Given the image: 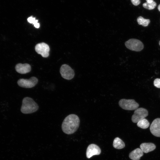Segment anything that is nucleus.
I'll return each mask as SVG.
<instances>
[{"label": "nucleus", "instance_id": "1", "mask_svg": "<svg viewBox=\"0 0 160 160\" xmlns=\"http://www.w3.org/2000/svg\"><path fill=\"white\" fill-rule=\"evenodd\" d=\"M79 124L80 120L79 117L75 114H71L64 119L62 124V129L66 134H72L77 130Z\"/></svg>", "mask_w": 160, "mask_h": 160}, {"label": "nucleus", "instance_id": "2", "mask_svg": "<svg viewBox=\"0 0 160 160\" xmlns=\"http://www.w3.org/2000/svg\"><path fill=\"white\" fill-rule=\"evenodd\" d=\"M39 108L38 105L33 99L26 97L22 100L20 110L24 114L31 113L37 111Z\"/></svg>", "mask_w": 160, "mask_h": 160}, {"label": "nucleus", "instance_id": "3", "mask_svg": "<svg viewBox=\"0 0 160 160\" xmlns=\"http://www.w3.org/2000/svg\"><path fill=\"white\" fill-rule=\"evenodd\" d=\"M119 104L122 109L127 110H135L139 106V104L133 99H121L119 101Z\"/></svg>", "mask_w": 160, "mask_h": 160}, {"label": "nucleus", "instance_id": "4", "mask_svg": "<svg viewBox=\"0 0 160 160\" xmlns=\"http://www.w3.org/2000/svg\"><path fill=\"white\" fill-rule=\"evenodd\" d=\"M125 45L127 48L134 51L139 52L143 48V43L140 40L135 39H131L126 41Z\"/></svg>", "mask_w": 160, "mask_h": 160}, {"label": "nucleus", "instance_id": "5", "mask_svg": "<svg viewBox=\"0 0 160 160\" xmlns=\"http://www.w3.org/2000/svg\"><path fill=\"white\" fill-rule=\"evenodd\" d=\"M38 80L35 77H31L29 79H21L17 82L18 85L20 87L30 88H32L37 84Z\"/></svg>", "mask_w": 160, "mask_h": 160}, {"label": "nucleus", "instance_id": "6", "mask_svg": "<svg viewBox=\"0 0 160 160\" xmlns=\"http://www.w3.org/2000/svg\"><path fill=\"white\" fill-rule=\"evenodd\" d=\"M148 115V112L146 109L142 108H137L135 110L132 116V121L133 123H137L144 119Z\"/></svg>", "mask_w": 160, "mask_h": 160}, {"label": "nucleus", "instance_id": "7", "mask_svg": "<svg viewBox=\"0 0 160 160\" xmlns=\"http://www.w3.org/2000/svg\"><path fill=\"white\" fill-rule=\"evenodd\" d=\"M60 73L63 78L68 80L72 79L75 75L73 69L68 65L65 64L61 67Z\"/></svg>", "mask_w": 160, "mask_h": 160}, {"label": "nucleus", "instance_id": "8", "mask_svg": "<svg viewBox=\"0 0 160 160\" xmlns=\"http://www.w3.org/2000/svg\"><path fill=\"white\" fill-rule=\"evenodd\" d=\"M36 51L42 57H47L49 55L50 48L47 44L42 42L37 44L35 47Z\"/></svg>", "mask_w": 160, "mask_h": 160}, {"label": "nucleus", "instance_id": "9", "mask_svg": "<svg viewBox=\"0 0 160 160\" xmlns=\"http://www.w3.org/2000/svg\"><path fill=\"white\" fill-rule=\"evenodd\" d=\"M101 152V149L98 146L95 144H92L87 148L86 157L88 158H90L94 155H99Z\"/></svg>", "mask_w": 160, "mask_h": 160}, {"label": "nucleus", "instance_id": "10", "mask_svg": "<svg viewBox=\"0 0 160 160\" xmlns=\"http://www.w3.org/2000/svg\"><path fill=\"white\" fill-rule=\"evenodd\" d=\"M150 131L154 136L160 137V118L155 119L151 124Z\"/></svg>", "mask_w": 160, "mask_h": 160}, {"label": "nucleus", "instance_id": "11", "mask_svg": "<svg viewBox=\"0 0 160 160\" xmlns=\"http://www.w3.org/2000/svg\"><path fill=\"white\" fill-rule=\"evenodd\" d=\"M15 69L17 72L23 74L29 72L31 70V67L30 65L27 63H18L16 65Z\"/></svg>", "mask_w": 160, "mask_h": 160}, {"label": "nucleus", "instance_id": "12", "mask_svg": "<svg viewBox=\"0 0 160 160\" xmlns=\"http://www.w3.org/2000/svg\"><path fill=\"white\" fill-rule=\"evenodd\" d=\"M140 148L143 153H148L154 150L156 148L154 144L151 143H143L141 144Z\"/></svg>", "mask_w": 160, "mask_h": 160}, {"label": "nucleus", "instance_id": "13", "mask_svg": "<svg viewBox=\"0 0 160 160\" xmlns=\"http://www.w3.org/2000/svg\"><path fill=\"white\" fill-rule=\"evenodd\" d=\"M143 155V152L141 149L137 148L129 153V157L132 160H140Z\"/></svg>", "mask_w": 160, "mask_h": 160}, {"label": "nucleus", "instance_id": "14", "mask_svg": "<svg viewBox=\"0 0 160 160\" xmlns=\"http://www.w3.org/2000/svg\"><path fill=\"white\" fill-rule=\"evenodd\" d=\"M113 146L115 148L121 149L124 147L125 145L121 139L119 137H116L113 140Z\"/></svg>", "mask_w": 160, "mask_h": 160}, {"label": "nucleus", "instance_id": "15", "mask_svg": "<svg viewBox=\"0 0 160 160\" xmlns=\"http://www.w3.org/2000/svg\"><path fill=\"white\" fill-rule=\"evenodd\" d=\"M149 124L148 121L145 118L140 121L137 123V125L138 127L143 129L148 128Z\"/></svg>", "mask_w": 160, "mask_h": 160}, {"label": "nucleus", "instance_id": "16", "mask_svg": "<svg viewBox=\"0 0 160 160\" xmlns=\"http://www.w3.org/2000/svg\"><path fill=\"white\" fill-rule=\"evenodd\" d=\"M137 21L139 25H141L143 26L146 27L148 26L150 22L149 19H145L142 16H140L137 19Z\"/></svg>", "mask_w": 160, "mask_h": 160}, {"label": "nucleus", "instance_id": "17", "mask_svg": "<svg viewBox=\"0 0 160 160\" xmlns=\"http://www.w3.org/2000/svg\"><path fill=\"white\" fill-rule=\"evenodd\" d=\"M143 7L145 9L151 10L155 8L156 6V3L154 1L151 3H149L146 2L143 3Z\"/></svg>", "mask_w": 160, "mask_h": 160}, {"label": "nucleus", "instance_id": "18", "mask_svg": "<svg viewBox=\"0 0 160 160\" xmlns=\"http://www.w3.org/2000/svg\"><path fill=\"white\" fill-rule=\"evenodd\" d=\"M28 21L30 23L33 24L34 26L36 28H39L40 27L39 23H38V20H36L35 17L31 16L27 19Z\"/></svg>", "mask_w": 160, "mask_h": 160}, {"label": "nucleus", "instance_id": "19", "mask_svg": "<svg viewBox=\"0 0 160 160\" xmlns=\"http://www.w3.org/2000/svg\"><path fill=\"white\" fill-rule=\"evenodd\" d=\"M153 84L155 87L160 88V79L157 78L155 79L154 81Z\"/></svg>", "mask_w": 160, "mask_h": 160}, {"label": "nucleus", "instance_id": "20", "mask_svg": "<svg viewBox=\"0 0 160 160\" xmlns=\"http://www.w3.org/2000/svg\"><path fill=\"white\" fill-rule=\"evenodd\" d=\"M131 1L132 4L136 6L139 5L140 3V0H131Z\"/></svg>", "mask_w": 160, "mask_h": 160}, {"label": "nucleus", "instance_id": "21", "mask_svg": "<svg viewBox=\"0 0 160 160\" xmlns=\"http://www.w3.org/2000/svg\"><path fill=\"white\" fill-rule=\"evenodd\" d=\"M147 2L149 3H152L153 1V0H146Z\"/></svg>", "mask_w": 160, "mask_h": 160}, {"label": "nucleus", "instance_id": "22", "mask_svg": "<svg viewBox=\"0 0 160 160\" xmlns=\"http://www.w3.org/2000/svg\"><path fill=\"white\" fill-rule=\"evenodd\" d=\"M158 9L159 10V11L160 12V4H159L158 7Z\"/></svg>", "mask_w": 160, "mask_h": 160}, {"label": "nucleus", "instance_id": "23", "mask_svg": "<svg viewBox=\"0 0 160 160\" xmlns=\"http://www.w3.org/2000/svg\"><path fill=\"white\" fill-rule=\"evenodd\" d=\"M159 45L160 46V41H159Z\"/></svg>", "mask_w": 160, "mask_h": 160}]
</instances>
